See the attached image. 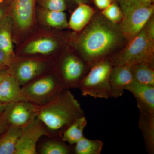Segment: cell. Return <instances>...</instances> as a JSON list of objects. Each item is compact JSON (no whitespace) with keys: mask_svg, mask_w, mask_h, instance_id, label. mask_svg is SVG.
<instances>
[{"mask_svg":"<svg viewBox=\"0 0 154 154\" xmlns=\"http://www.w3.org/2000/svg\"><path fill=\"white\" fill-rule=\"evenodd\" d=\"M113 24L102 18H96L80 37V53L84 61L91 67L105 60L106 56L119 43L122 34Z\"/></svg>","mask_w":154,"mask_h":154,"instance_id":"obj_1","label":"cell"},{"mask_svg":"<svg viewBox=\"0 0 154 154\" xmlns=\"http://www.w3.org/2000/svg\"><path fill=\"white\" fill-rule=\"evenodd\" d=\"M84 116L79 102L66 88L51 101L37 107V117L53 137L58 139H61L66 130Z\"/></svg>","mask_w":154,"mask_h":154,"instance_id":"obj_2","label":"cell"},{"mask_svg":"<svg viewBox=\"0 0 154 154\" xmlns=\"http://www.w3.org/2000/svg\"><path fill=\"white\" fill-rule=\"evenodd\" d=\"M154 38L148 33L145 27L129 41L124 50L114 55L110 60L113 66H132L141 63L153 65Z\"/></svg>","mask_w":154,"mask_h":154,"instance_id":"obj_3","label":"cell"},{"mask_svg":"<svg viewBox=\"0 0 154 154\" xmlns=\"http://www.w3.org/2000/svg\"><path fill=\"white\" fill-rule=\"evenodd\" d=\"M113 66L110 61L102 60L91 67L79 88L83 96L108 99L111 96L109 76Z\"/></svg>","mask_w":154,"mask_h":154,"instance_id":"obj_4","label":"cell"},{"mask_svg":"<svg viewBox=\"0 0 154 154\" xmlns=\"http://www.w3.org/2000/svg\"><path fill=\"white\" fill-rule=\"evenodd\" d=\"M64 89L60 80L51 75L47 76L21 88L22 100L41 106L55 98Z\"/></svg>","mask_w":154,"mask_h":154,"instance_id":"obj_5","label":"cell"},{"mask_svg":"<svg viewBox=\"0 0 154 154\" xmlns=\"http://www.w3.org/2000/svg\"><path fill=\"white\" fill-rule=\"evenodd\" d=\"M122 17L121 32L128 41L134 38L145 27L152 16L154 5L137 6L128 4L121 6Z\"/></svg>","mask_w":154,"mask_h":154,"instance_id":"obj_6","label":"cell"},{"mask_svg":"<svg viewBox=\"0 0 154 154\" xmlns=\"http://www.w3.org/2000/svg\"><path fill=\"white\" fill-rule=\"evenodd\" d=\"M43 136L52 137L44 124L36 117L22 127V132L16 146L15 154H36V143Z\"/></svg>","mask_w":154,"mask_h":154,"instance_id":"obj_7","label":"cell"},{"mask_svg":"<svg viewBox=\"0 0 154 154\" xmlns=\"http://www.w3.org/2000/svg\"><path fill=\"white\" fill-rule=\"evenodd\" d=\"M85 63L74 55H69L64 59L61 64L60 72L61 82L65 88H79L88 74Z\"/></svg>","mask_w":154,"mask_h":154,"instance_id":"obj_8","label":"cell"},{"mask_svg":"<svg viewBox=\"0 0 154 154\" xmlns=\"http://www.w3.org/2000/svg\"><path fill=\"white\" fill-rule=\"evenodd\" d=\"M38 106L27 101L7 104L5 119L11 125L23 127L37 117Z\"/></svg>","mask_w":154,"mask_h":154,"instance_id":"obj_9","label":"cell"},{"mask_svg":"<svg viewBox=\"0 0 154 154\" xmlns=\"http://www.w3.org/2000/svg\"><path fill=\"white\" fill-rule=\"evenodd\" d=\"M125 90L134 96L140 116H154V87L146 85L134 80Z\"/></svg>","mask_w":154,"mask_h":154,"instance_id":"obj_10","label":"cell"},{"mask_svg":"<svg viewBox=\"0 0 154 154\" xmlns=\"http://www.w3.org/2000/svg\"><path fill=\"white\" fill-rule=\"evenodd\" d=\"M12 19L22 30L30 28L33 22L35 0H8Z\"/></svg>","mask_w":154,"mask_h":154,"instance_id":"obj_11","label":"cell"},{"mask_svg":"<svg viewBox=\"0 0 154 154\" xmlns=\"http://www.w3.org/2000/svg\"><path fill=\"white\" fill-rule=\"evenodd\" d=\"M133 80L131 66H113L109 76L112 97L117 98L122 96L126 86Z\"/></svg>","mask_w":154,"mask_h":154,"instance_id":"obj_12","label":"cell"},{"mask_svg":"<svg viewBox=\"0 0 154 154\" xmlns=\"http://www.w3.org/2000/svg\"><path fill=\"white\" fill-rule=\"evenodd\" d=\"M22 100L20 85L16 77L8 72L0 84V102L9 104Z\"/></svg>","mask_w":154,"mask_h":154,"instance_id":"obj_13","label":"cell"},{"mask_svg":"<svg viewBox=\"0 0 154 154\" xmlns=\"http://www.w3.org/2000/svg\"><path fill=\"white\" fill-rule=\"evenodd\" d=\"M45 66L40 61L28 60L19 64L16 70V79L21 85H25L40 75Z\"/></svg>","mask_w":154,"mask_h":154,"instance_id":"obj_14","label":"cell"},{"mask_svg":"<svg viewBox=\"0 0 154 154\" xmlns=\"http://www.w3.org/2000/svg\"><path fill=\"white\" fill-rule=\"evenodd\" d=\"M94 13V9L86 3L79 4L71 16L69 26L75 31L82 30L91 21Z\"/></svg>","mask_w":154,"mask_h":154,"instance_id":"obj_15","label":"cell"},{"mask_svg":"<svg viewBox=\"0 0 154 154\" xmlns=\"http://www.w3.org/2000/svg\"><path fill=\"white\" fill-rule=\"evenodd\" d=\"M0 138V154H15L16 146L22 132V128L10 125Z\"/></svg>","mask_w":154,"mask_h":154,"instance_id":"obj_16","label":"cell"},{"mask_svg":"<svg viewBox=\"0 0 154 154\" xmlns=\"http://www.w3.org/2000/svg\"><path fill=\"white\" fill-rule=\"evenodd\" d=\"M14 20L7 15L0 22V49L12 56L14 54L12 39Z\"/></svg>","mask_w":154,"mask_h":154,"instance_id":"obj_17","label":"cell"},{"mask_svg":"<svg viewBox=\"0 0 154 154\" xmlns=\"http://www.w3.org/2000/svg\"><path fill=\"white\" fill-rule=\"evenodd\" d=\"M57 46V42L54 39L42 38L28 43L24 48V52L29 54H48L54 51Z\"/></svg>","mask_w":154,"mask_h":154,"instance_id":"obj_18","label":"cell"},{"mask_svg":"<svg viewBox=\"0 0 154 154\" xmlns=\"http://www.w3.org/2000/svg\"><path fill=\"white\" fill-rule=\"evenodd\" d=\"M87 125L85 116L78 118L63 132L62 140L70 145L75 144L84 136L83 132Z\"/></svg>","mask_w":154,"mask_h":154,"instance_id":"obj_19","label":"cell"},{"mask_svg":"<svg viewBox=\"0 0 154 154\" xmlns=\"http://www.w3.org/2000/svg\"><path fill=\"white\" fill-rule=\"evenodd\" d=\"M134 80L143 85L154 87L153 65L141 63L131 66Z\"/></svg>","mask_w":154,"mask_h":154,"instance_id":"obj_20","label":"cell"},{"mask_svg":"<svg viewBox=\"0 0 154 154\" xmlns=\"http://www.w3.org/2000/svg\"><path fill=\"white\" fill-rule=\"evenodd\" d=\"M40 16L45 24L56 28H67L69 24L64 11H51L42 8Z\"/></svg>","mask_w":154,"mask_h":154,"instance_id":"obj_21","label":"cell"},{"mask_svg":"<svg viewBox=\"0 0 154 154\" xmlns=\"http://www.w3.org/2000/svg\"><path fill=\"white\" fill-rule=\"evenodd\" d=\"M103 145L102 141L92 140L84 136L75 143V152L77 154H100Z\"/></svg>","mask_w":154,"mask_h":154,"instance_id":"obj_22","label":"cell"},{"mask_svg":"<svg viewBox=\"0 0 154 154\" xmlns=\"http://www.w3.org/2000/svg\"><path fill=\"white\" fill-rule=\"evenodd\" d=\"M72 152L70 147L61 140H49L43 144L40 149L42 154H69Z\"/></svg>","mask_w":154,"mask_h":154,"instance_id":"obj_23","label":"cell"},{"mask_svg":"<svg viewBox=\"0 0 154 154\" xmlns=\"http://www.w3.org/2000/svg\"><path fill=\"white\" fill-rule=\"evenodd\" d=\"M102 14L109 21L115 24L121 21L122 17V10L115 3H112L102 11Z\"/></svg>","mask_w":154,"mask_h":154,"instance_id":"obj_24","label":"cell"},{"mask_svg":"<svg viewBox=\"0 0 154 154\" xmlns=\"http://www.w3.org/2000/svg\"><path fill=\"white\" fill-rule=\"evenodd\" d=\"M42 8L51 11H64L66 9L65 0H38Z\"/></svg>","mask_w":154,"mask_h":154,"instance_id":"obj_25","label":"cell"},{"mask_svg":"<svg viewBox=\"0 0 154 154\" xmlns=\"http://www.w3.org/2000/svg\"><path fill=\"white\" fill-rule=\"evenodd\" d=\"M12 57L0 49V67L10 65L12 62Z\"/></svg>","mask_w":154,"mask_h":154,"instance_id":"obj_26","label":"cell"},{"mask_svg":"<svg viewBox=\"0 0 154 154\" xmlns=\"http://www.w3.org/2000/svg\"><path fill=\"white\" fill-rule=\"evenodd\" d=\"M8 10V3L7 4L5 2L0 1V22L8 15L7 13Z\"/></svg>","mask_w":154,"mask_h":154,"instance_id":"obj_27","label":"cell"},{"mask_svg":"<svg viewBox=\"0 0 154 154\" xmlns=\"http://www.w3.org/2000/svg\"><path fill=\"white\" fill-rule=\"evenodd\" d=\"M113 0H94L96 6L101 10H104L110 5Z\"/></svg>","mask_w":154,"mask_h":154,"instance_id":"obj_28","label":"cell"},{"mask_svg":"<svg viewBox=\"0 0 154 154\" xmlns=\"http://www.w3.org/2000/svg\"><path fill=\"white\" fill-rule=\"evenodd\" d=\"M153 2V0H131L130 4L137 6H149L152 5Z\"/></svg>","mask_w":154,"mask_h":154,"instance_id":"obj_29","label":"cell"},{"mask_svg":"<svg viewBox=\"0 0 154 154\" xmlns=\"http://www.w3.org/2000/svg\"><path fill=\"white\" fill-rule=\"evenodd\" d=\"M8 123L5 118L4 119L0 120V134L2 133L4 131H5L6 130L8 129Z\"/></svg>","mask_w":154,"mask_h":154,"instance_id":"obj_30","label":"cell"},{"mask_svg":"<svg viewBox=\"0 0 154 154\" xmlns=\"http://www.w3.org/2000/svg\"><path fill=\"white\" fill-rule=\"evenodd\" d=\"M8 71L4 69H0V84L2 82V81L4 78H5V76L6 75Z\"/></svg>","mask_w":154,"mask_h":154,"instance_id":"obj_31","label":"cell"},{"mask_svg":"<svg viewBox=\"0 0 154 154\" xmlns=\"http://www.w3.org/2000/svg\"><path fill=\"white\" fill-rule=\"evenodd\" d=\"M120 4L121 6L128 5L131 3V0H116Z\"/></svg>","mask_w":154,"mask_h":154,"instance_id":"obj_32","label":"cell"},{"mask_svg":"<svg viewBox=\"0 0 154 154\" xmlns=\"http://www.w3.org/2000/svg\"><path fill=\"white\" fill-rule=\"evenodd\" d=\"M7 104L0 102V115L3 114Z\"/></svg>","mask_w":154,"mask_h":154,"instance_id":"obj_33","label":"cell"},{"mask_svg":"<svg viewBox=\"0 0 154 154\" xmlns=\"http://www.w3.org/2000/svg\"><path fill=\"white\" fill-rule=\"evenodd\" d=\"M67 1L72 2H73L76 3V4H78V5H79V4H82V3H87L88 0H67Z\"/></svg>","mask_w":154,"mask_h":154,"instance_id":"obj_34","label":"cell"},{"mask_svg":"<svg viewBox=\"0 0 154 154\" xmlns=\"http://www.w3.org/2000/svg\"><path fill=\"white\" fill-rule=\"evenodd\" d=\"M3 67H0V69H3Z\"/></svg>","mask_w":154,"mask_h":154,"instance_id":"obj_35","label":"cell"},{"mask_svg":"<svg viewBox=\"0 0 154 154\" xmlns=\"http://www.w3.org/2000/svg\"><path fill=\"white\" fill-rule=\"evenodd\" d=\"M113 1H116V0H113Z\"/></svg>","mask_w":154,"mask_h":154,"instance_id":"obj_36","label":"cell"}]
</instances>
